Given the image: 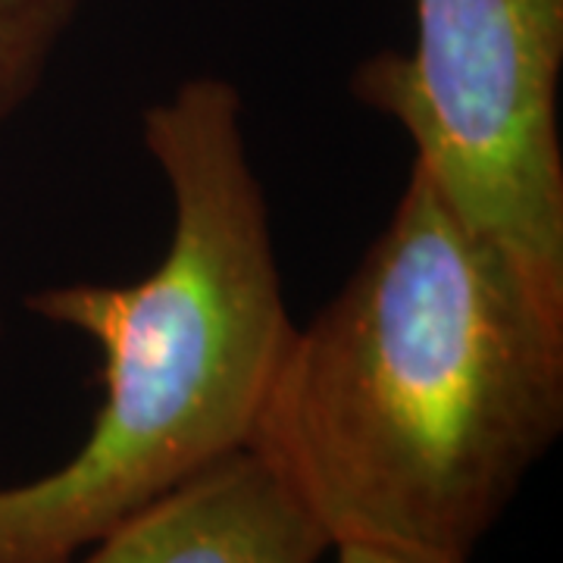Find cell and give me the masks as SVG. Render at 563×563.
I'll use <instances>...</instances> for the list:
<instances>
[{
	"mask_svg": "<svg viewBox=\"0 0 563 563\" xmlns=\"http://www.w3.org/2000/svg\"><path fill=\"white\" fill-rule=\"evenodd\" d=\"M332 551H335V563H448L420 558V554L388 551V548H373V544H332Z\"/></svg>",
	"mask_w": 563,
	"mask_h": 563,
	"instance_id": "cell-6",
	"label": "cell"
},
{
	"mask_svg": "<svg viewBox=\"0 0 563 563\" xmlns=\"http://www.w3.org/2000/svg\"><path fill=\"white\" fill-rule=\"evenodd\" d=\"M141 139L161 166L173 229L129 285L73 282L29 310L101 354V407L79 451L0 488V563H66L141 507L251 444L295 335L242 95L198 76L151 103Z\"/></svg>",
	"mask_w": 563,
	"mask_h": 563,
	"instance_id": "cell-2",
	"label": "cell"
},
{
	"mask_svg": "<svg viewBox=\"0 0 563 563\" xmlns=\"http://www.w3.org/2000/svg\"><path fill=\"white\" fill-rule=\"evenodd\" d=\"M329 536L257 451L244 448L66 563H320Z\"/></svg>",
	"mask_w": 563,
	"mask_h": 563,
	"instance_id": "cell-4",
	"label": "cell"
},
{
	"mask_svg": "<svg viewBox=\"0 0 563 563\" xmlns=\"http://www.w3.org/2000/svg\"><path fill=\"white\" fill-rule=\"evenodd\" d=\"M563 0H417L410 54L354 69L351 95L395 120L444 198L563 332Z\"/></svg>",
	"mask_w": 563,
	"mask_h": 563,
	"instance_id": "cell-3",
	"label": "cell"
},
{
	"mask_svg": "<svg viewBox=\"0 0 563 563\" xmlns=\"http://www.w3.org/2000/svg\"><path fill=\"white\" fill-rule=\"evenodd\" d=\"M81 0H0V125L35 95Z\"/></svg>",
	"mask_w": 563,
	"mask_h": 563,
	"instance_id": "cell-5",
	"label": "cell"
},
{
	"mask_svg": "<svg viewBox=\"0 0 563 563\" xmlns=\"http://www.w3.org/2000/svg\"><path fill=\"white\" fill-rule=\"evenodd\" d=\"M563 429V332L413 161L251 435L332 544L470 563Z\"/></svg>",
	"mask_w": 563,
	"mask_h": 563,
	"instance_id": "cell-1",
	"label": "cell"
}]
</instances>
